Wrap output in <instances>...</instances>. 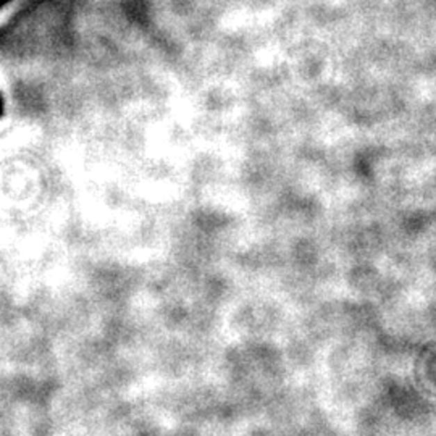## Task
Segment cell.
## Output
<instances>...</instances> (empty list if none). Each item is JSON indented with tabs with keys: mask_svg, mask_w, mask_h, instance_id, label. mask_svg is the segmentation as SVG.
Segmentation results:
<instances>
[{
	"mask_svg": "<svg viewBox=\"0 0 436 436\" xmlns=\"http://www.w3.org/2000/svg\"><path fill=\"white\" fill-rule=\"evenodd\" d=\"M7 2H8V0H0V8H2V7H3V5H5V3H7Z\"/></svg>",
	"mask_w": 436,
	"mask_h": 436,
	"instance_id": "2",
	"label": "cell"
},
{
	"mask_svg": "<svg viewBox=\"0 0 436 436\" xmlns=\"http://www.w3.org/2000/svg\"><path fill=\"white\" fill-rule=\"evenodd\" d=\"M2 115H3V99L0 96V117H2Z\"/></svg>",
	"mask_w": 436,
	"mask_h": 436,
	"instance_id": "1",
	"label": "cell"
}]
</instances>
